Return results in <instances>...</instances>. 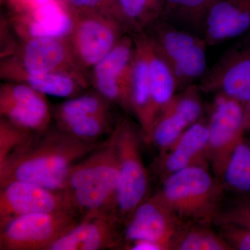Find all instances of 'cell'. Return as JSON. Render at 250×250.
Segmentation results:
<instances>
[{
  "mask_svg": "<svg viewBox=\"0 0 250 250\" xmlns=\"http://www.w3.org/2000/svg\"><path fill=\"white\" fill-rule=\"evenodd\" d=\"M102 143H88L57 126L36 134L0 164V187L24 181L62 190L69 169Z\"/></svg>",
  "mask_w": 250,
  "mask_h": 250,
  "instance_id": "6da1fadb",
  "label": "cell"
},
{
  "mask_svg": "<svg viewBox=\"0 0 250 250\" xmlns=\"http://www.w3.org/2000/svg\"><path fill=\"white\" fill-rule=\"evenodd\" d=\"M118 187L119 171L113 129L106 141L69 169L62 190L74 211L82 218L93 213L116 217Z\"/></svg>",
  "mask_w": 250,
  "mask_h": 250,
  "instance_id": "7a4b0ae2",
  "label": "cell"
},
{
  "mask_svg": "<svg viewBox=\"0 0 250 250\" xmlns=\"http://www.w3.org/2000/svg\"><path fill=\"white\" fill-rule=\"evenodd\" d=\"M225 189L206 166H192L162 180L159 194L182 221L209 225L215 222Z\"/></svg>",
  "mask_w": 250,
  "mask_h": 250,
  "instance_id": "3957f363",
  "label": "cell"
},
{
  "mask_svg": "<svg viewBox=\"0 0 250 250\" xmlns=\"http://www.w3.org/2000/svg\"><path fill=\"white\" fill-rule=\"evenodd\" d=\"M170 65L177 92L198 83L207 71V48L202 36L161 18L144 31Z\"/></svg>",
  "mask_w": 250,
  "mask_h": 250,
  "instance_id": "277c9868",
  "label": "cell"
},
{
  "mask_svg": "<svg viewBox=\"0 0 250 250\" xmlns=\"http://www.w3.org/2000/svg\"><path fill=\"white\" fill-rule=\"evenodd\" d=\"M113 131L119 171L116 217L123 225L138 206L147 198L149 177L141 155L143 136L139 125L124 117L116 122Z\"/></svg>",
  "mask_w": 250,
  "mask_h": 250,
  "instance_id": "5b68a950",
  "label": "cell"
},
{
  "mask_svg": "<svg viewBox=\"0 0 250 250\" xmlns=\"http://www.w3.org/2000/svg\"><path fill=\"white\" fill-rule=\"evenodd\" d=\"M213 96L207 117V158L213 174L220 181L237 146L246 137L244 104L222 94Z\"/></svg>",
  "mask_w": 250,
  "mask_h": 250,
  "instance_id": "8992f818",
  "label": "cell"
},
{
  "mask_svg": "<svg viewBox=\"0 0 250 250\" xmlns=\"http://www.w3.org/2000/svg\"><path fill=\"white\" fill-rule=\"evenodd\" d=\"M52 72H79L86 75L77 65L67 38L22 40L16 52L8 58L1 59L0 63L2 81L21 74L39 75Z\"/></svg>",
  "mask_w": 250,
  "mask_h": 250,
  "instance_id": "52a82bcc",
  "label": "cell"
},
{
  "mask_svg": "<svg viewBox=\"0 0 250 250\" xmlns=\"http://www.w3.org/2000/svg\"><path fill=\"white\" fill-rule=\"evenodd\" d=\"M82 217L69 212L21 215L0 225V250H48Z\"/></svg>",
  "mask_w": 250,
  "mask_h": 250,
  "instance_id": "ba28073f",
  "label": "cell"
},
{
  "mask_svg": "<svg viewBox=\"0 0 250 250\" xmlns=\"http://www.w3.org/2000/svg\"><path fill=\"white\" fill-rule=\"evenodd\" d=\"M126 34L113 15L91 13L75 15L67 39L77 65L89 77L91 69Z\"/></svg>",
  "mask_w": 250,
  "mask_h": 250,
  "instance_id": "9c48e42d",
  "label": "cell"
},
{
  "mask_svg": "<svg viewBox=\"0 0 250 250\" xmlns=\"http://www.w3.org/2000/svg\"><path fill=\"white\" fill-rule=\"evenodd\" d=\"M187 223L170 209L156 192L138 206L123 225V248L131 242L145 240L157 243L164 250H174Z\"/></svg>",
  "mask_w": 250,
  "mask_h": 250,
  "instance_id": "30bf717a",
  "label": "cell"
},
{
  "mask_svg": "<svg viewBox=\"0 0 250 250\" xmlns=\"http://www.w3.org/2000/svg\"><path fill=\"white\" fill-rule=\"evenodd\" d=\"M135 51L134 36L126 34L89 73L93 90L130 113L129 77Z\"/></svg>",
  "mask_w": 250,
  "mask_h": 250,
  "instance_id": "8fae6325",
  "label": "cell"
},
{
  "mask_svg": "<svg viewBox=\"0 0 250 250\" xmlns=\"http://www.w3.org/2000/svg\"><path fill=\"white\" fill-rule=\"evenodd\" d=\"M225 52L199 82L202 93L250 102V34Z\"/></svg>",
  "mask_w": 250,
  "mask_h": 250,
  "instance_id": "7c38bea8",
  "label": "cell"
},
{
  "mask_svg": "<svg viewBox=\"0 0 250 250\" xmlns=\"http://www.w3.org/2000/svg\"><path fill=\"white\" fill-rule=\"evenodd\" d=\"M0 118L34 134L47 130L53 119L47 96L22 82L0 85Z\"/></svg>",
  "mask_w": 250,
  "mask_h": 250,
  "instance_id": "4fadbf2b",
  "label": "cell"
},
{
  "mask_svg": "<svg viewBox=\"0 0 250 250\" xmlns=\"http://www.w3.org/2000/svg\"><path fill=\"white\" fill-rule=\"evenodd\" d=\"M54 212L77 215L62 190L24 181H14L0 187V225L21 215Z\"/></svg>",
  "mask_w": 250,
  "mask_h": 250,
  "instance_id": "5bb4252c",
  "label": "cell"
},
{
  "mask_svg": "<svg viewBox=\"0 0 250 250\" xmlns=\"http://www.w3.org/2000/svg\"><path fill=\"white\" fill-rule=\"evenodd\" d=\"M121 225L114 215L89 213L49 247L48 250H104L123 248Z\"/></svg>",
  "mask_w": 250,
  "mask_h": 250,
  "instance_id": "9a60e30c",
  "label": "cell"
},
{
  "mask_svg": "<svg viewBox=\"0 0 250 250\" xmlns=\"http://www.w3.org/2000/svg\"><path fill=\"white\" fill-rule=\"evenodd\" d=\"M208 131L207 117L203 116L188 128L175 143L161 152L156 170L161 179L192 166L208 167L207 158Z\"/></svg>",
  "mask_w": 250,
  "mask_h": 250,
  "instance_id": "2e32d148",
  "label": "cell"
},
{
  "mask_svg": "<svg viewBox=\"0 0 250 250\" xmlns=\"http://www.w3.org/2000/svg\"><path fill=\"white\" fill-rule=\"evenodd\" d=\"M15 31L21 40L31 38H67L75 15L64 0H52L25 14L9 15Z\"/></svg>",
  "mask_w": 250,
  "mask_h": 250,
  "instance_id": "e0dca14e",
  "label": "cell"
},
{
  "mask_svg": "<svg viewBox=\"0 0 250 250\" xmlns=\"http://www.w3.org/2000/svg\"><path fill=\"white\" fill-rule=\"evenodd\" d=\"M250 31V0H217L208 10L202 37L216 46Z\"/></svg>",
  "mask_w": 250,
  "mask_h": 250,
  "instance_id": "ac0fdd59",
  "label": "cell"
},
{
  "mask_svg": "<svg viewBox=\"0 0 250 250\" xmlns=\"http://www.w3.org/2000/svg\"><path fill=\"white\" fill-rule=\"evenodd\" d=\"M133 36L136 51L129 77L130 110L139 125L143 141L146 142L155 121V114L153 108L146 36L144 32H141L133 34Z\"/></svg>",
  "mask_w": 250,
  "mask_h": 250,
  "instance_id": "d6986e66",
  "label": "cell"
},
{
  "mask_svg": "<svg viewBox=\"0 0 250 250\" xmlns=\"http://www.w3.org/2000/svg\"><path fill=\"white\" fill-rule=\"evenodd\" d=\"M3 82H22L46 96L70 98L90 86L89 77L79 72H52L39 75H16Z\"/></svg>",
  "mask_w": 250,
  "mask_h": 250,
  "instance_id": "ffe728a7",
  "label": "cell"
},
{
  "mask_svg": "<svg viewBox=\"0 0 250 250\" xmlns=\"http://www.w3.org/2000/svg\"><path fill=\"white\" fill-rule=\"evenodd\" d=\"M144 34L146 36L153 108L156 120L159 113L177 93V86L170 65L158 52L147 34L145 32Z\"/></svg>",
  "mask_w": 250,
  "mask_h": 250,
  "instance_id": "44dd1931",
  "label": "cell"
},
{
  "mask_svg": "<svg viewBox=\"0 0 250 250\" xmlns=\"http://www.w3.org/2000/svg\"><path fill=\"white\" fill-rule=\"evenodd\" d=\"M164 13V0H117L114 16L133 35L143 32Z\"/></svg>",
  "mask_w": 250,
  "mask_h": 250,
  "instance_id": "7402d4cb",
  "label": "cell"
},
{
  "mask_svg": "<svg viewBox=\"0 0 250 250\" xmlns=\"http://www.w3.org/2000/svg\"><path fill=\"white\" fill-rule=\"evenodd\" d=\"M216 1L164 0L163 18L177 27L191 31L202 37L206 16Z\"/></svg>",
  "mask_w": 250,
  "mask_h": 250,
  "instance_id": "603a6c76",
  "label": "cell"
},
{
  "mask_svg": "<svg viewBox=\"0 0 250 250\" xmlns=\"http://www.w3.org/2000/svg\"><path fill=\"white\" fill-rule=\"evenodd\" d=\"M113 106L114 105L93 90L86 93L83 92L56 105L52 108V114L57 124L82 117L111 113Z\"/></svg>",
  "mask_w": 250,
  "mask_h": 250,
  "instance_id": "cb8c5ba5",
  "label": "cell"
},
{
  "mask_svg": "<svg viewBox=\"0 0 250 250\" xmlns=\"http://www.w3.org/2000/svg\"><path fill=\"white\" fill-rule=\"evenodd\" d=\"M190 126L182 113L167 104L153 123L146 143H152L161 152H164Z\"/></svg>",
  "mask_w": 250,
  "mask_h": 250,
  "instance_id": "d4e9b609",
  "label": "cell"
},
{
  "mask_svg": "<svg viewBox=\"0 0 250 250\" xmlns=\"http://www.w3.org/2000/svg\"><path fill=\"white\" fill-rule=\"evenodd\" d=\"M220 181L225 189L241 196L250 195V137L237 146Z\"/></svg>",
  "mask_w": 250,
  "mask_h": 250,
  "instance_id": "484cf974",
  "label": "cell"
},
{
  "mask_svg": "<svg viewBox=\"0 0 250 250\" xmlns=\"http://www.w3.org/2000/svg\"><path fill=\"white\" fill-rule=\"evenodd\" d=\"M174 250H231L221 233H215L208 225L187 223L180 233Z\"/></svg>",
  "mask_w": 250,
  "mask_h": 250,
  "instance_id": "4316f807",
  "label": "cell"
},
{
  "mask_svg": "<svg viewBox=\"0 0 250 250\" xmlns=\"http://www.w3.org/2000/svg\"><path fill=\"white\" fill-rule=\"evenodd\" d=\"M115 124L111 113H107L75 118L57 123V126L81 141L94 143L98 142L103 135L111 132Z\"/></svg>",
  "mask_w": 250,
  "mask_h": 250,
  "instance_id": "83f0119b",
  "label": "cell"
},
{
  "mask_svg": "<svg viewBox=\"0 0 250 250\" xmlns=\"http://www.w3.org/2000/svg\"><path fill=\"white\" fill-rule=\"evenodd\" d=\"M35 135L0 118V164Z\"/></svg>",
  "mask_w": 250,
  "mask_h": 250,
  "instance_id": "f1b7e54d",
  "label": "cell"
},
{
  "mask_svg": "<svg viewBox=\"0 0 250 250\" xmlns=\"http://www.w3.org/2000/svg\"><path fill=\"white\" fill-rule=\"evenodd\" d=\"M215 222L250 228V195L241 196L226 209L220 210Z\"/></svg>",
  "mask_w": 250,
  "mask_h": 250,
  "instance_id": "f546056e",
  "label": "cell"
},
{
  "mask_svg": "<svg viewBox=\"0 0 250 250\" xmlns=\"http://www.w3.org/2000/svg\"><path fill=\"white\" fill-rule=\"evenodd\" d=\"M74 15L103 13L115 17L117 0H64ZM116 18V17H115Z\"/></svg>",
  "mask_w": 250,
  "mask_h": 250,
  "instance_id": "4dcf8cb0",
  "label": "cell"
},
{
  "mask_svg": "<svg viewBox=\"0 0 250 250\" xmlns=\"http://www.w3.org/2000/svg\"><path fill=\"white\" fill-rule=\"evenodd\" d=\"M222 236L232 250H250V228L231 224H220Z\"/></svg>",
  "mask_w": 250,
  "mask_h": 250,
  "instance_id": "1f68e13d",
  "label": "cell"
},
{
  "mask_svg": "<svg viewBox=\"0 0 250 250\" xmlns=\"http://www.w3.org/2000/svg\"><path fill=\"white\" fill-rule=\"evenodd\" d=\"M1 59L8 58L16 52L21 40L15 31L9 16L1 18Z\"/></svg>",
  "mask_w": 250,
  "mask_h": 250,
  "instance_id": "d6a6232c",
  "label": "cell"
},
{
  "mask_svg": "<svg viewBox=\"0 0 250 250\" xmlns=\"http://www.w3.org/2000/svg\"><path fill=\"white\" fill-rule=\"evenodd\" d=\"M10 15L25 14L43 6L52 0H6Z\"/></svg>",
  "mask_w": 250,
  "mask_h": 250,
  "instance_id": "836d02e7",
  "label": "cell"
},
{
  "mask_svg": "<svg viewBox=\"0 0 250 250\" xmlns=\"http://www.w3.org/2000/svg\"><path fill=\"white\" fill-rule=\"evenodd\" d=\"M245 126H246V133H248L250 136V102L245 104Z\"/></svg>",
  "mask_w": 250,
  "mask_h": 250,
  "instance_id": "e575fe53",
  "label": "cell"
}]
</instances>
